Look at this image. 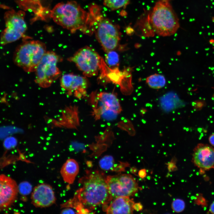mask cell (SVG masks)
Masks as SVG:
<instances>
[{
  "label": "cell",
  "mask_w": 214,
  "mask_h": 214,
  "mask_svg": "<svg viewBox=\"0 0 214 214\" xmlns=\"http://www.w3.org/2000/svg\"><path fill=\"white\" fill-rule=\"evenodd\" d=\"M134 203L129 196H121L113 199L109 205L103 206V209L107 214H132Z\"/></svg>",
  "instance_id": "14"
},
{
  "label": "cell",
  "mask_w": 214,
  "mask_h": 214,
  "mask_svg": "<svg viewBox=\"0 0 214 214\" xmlns=\"http://www.w3.org/2000/svg\"><path fill=\"white\" fill-rule=\"evenodd\" d=\"M153 31L162 36L173 35L180 25L178 18L168 0H159L153 8L149 17Z\"/></svg>",
  "instance_id": "3"
},
{
  "label": "cell",
  "mask_w": 214,
  "mask_h": 214,
  "mask_svg": "<svg viewBox=\"0 0 214 214\" xmlns=\"http://www.w3.org/2000/svg\"><path fill=\"white\" fill-rule=\"evenodd\" d=\"M19 193L23 196L29 194L32 190V186L29 182L26 181L22 182L18 185Z\"/></svg>",
  "instance_id": "22"
},
{
  "label": "cell",
  "mask_w": 214,
  "mask_h": 214,
  "mask_svg": "<svg viewBox=\"0 0 214 214\" xmlns=\"http://www.w3.org/2000/svg\"><path fill=\"white\" fill-rule=\"evenodd\" d=\"M61 59L54 51H47L35 71V82L43 88L50 86L61 75V72L57 66Z\"/></svg>",
  "instance_id": "5"
},
{
  "label": "cell",
  "mask_w": 214,
  "mask_h": 214,
  "mask_svg": "<svg viewBox=\"0 0 214 214\" xmlns=\"http://www.w3.org/2000/svg\"><path fill=\"white\" fill-rule=\"evenodd\" d=\"M24 12H16L13 10L5 12L4 20L7 28L24 34L27 26L24 20Z\"/></svg>",
  "instance_id": "15"
},
{
  "label": "cell",
  "mask_w": 214,
  "mask_h": 214,
  "mask_svg": "<svg viewBox=\"0 0 214 214\" xmlns=\"http://www.w3.org/2000/svg\"><path fill=\"white\" fill-rule=\"evenodd\" d=\"M31 203L35 207L45 208L56 202V198L52 187L43 183L35 186L31 197Z\"/></svg>",
  "instance_id": "12"
},
{
  "label": "cell",
  "mask_w": 214,
  "mask_h": 214,
  "mask_svg": "<svg viewBox=\"0 0 214 214\" xmlns=\"http://www.w3.org/2000/svg\"><path fill=\"white\" fill-rule=\"evenodd\" d=\"M62 214L77 213L69 207H65L62 210L60 213Z\"/></svg>",
  "instance_id": "25"
},
{
  "label": "cell",
  "mask_w": 214,
  "mask_h": 214,
  "mask_svg": "<svg viewBox=\"0 0 214 214\" xmlns=\"http://www.w3.org/2000/svg\"><path fill=\"white\" fill-rule=\"evenodd\" d=\"M97 28L96 37L103 49L106 52L114 49L120 40V34L117 26L109 20L101 18L97 20Z\"/></svg>",
  "instance_id": "9"
},
{
  "label": "cell",
  "mask_w": 214,
  "mask_h": 214,
  "mask_svg": "<svg viewBox=\"0 0 214 214\" xmlns=\"http://www.w3.org/2000/svg\"><path fill=\"white\" fill-rule=\"evenodd\" d=\"M130 0H104L103 4L111 10H115L126 6Z\"/></svg>",
  "instance_id": "20"
},
{
  "label": "cell",
  "mask_w": 214,
  "mask_h": 214,
  "mask_svg": "<svg viewBox=\"0 0 214 214\" xmlns=\"http://www.w3.org/2000/svg\"><path fill=\"white\" fill-rule=\"evenodd\" d=\"M47 51L45 44L39 40H24L16 48L13 57L16 65L27 73L35 72Z\"/></svg>",
  "instance_id": "4"
},
{
  "label": "cell",
  "mask_w": 214,
  "mask_h": 214,
  "mask_svg": "<svg viewBox=\"0 0 214 214\" xmlns=\"http://www.w3.org/2000/svg\"><path fill=\"white\" fill-rule=\"evenodd\" d=\"M62 89L66 90L69 95L73 94L76 97L80 98L86 94L88 81L85 76H81L73 74L62 75L60 78Z\"/></svg>",
  "instance_id": "11"
},
{
  "label": "cell",
  "mask_w": 214,
  "mask_h": 214,
  "mask_svg": "<svg viewBox=\"0 0 214 214\" xmlns=\"http://www.w3.org/2000/svg\"><path fill=\"white\" fill-rule=\"evenodd\" d=\"M39 104H40V105H43V104L42 103H40Z\"/></svg>",
  "instance_id": "41"
},
{
  "label": "cell",
  "mask_w": 214,
  "mask_h": 214,
  "mask_svg": "<svg viewBox=\"0 0 214 214\" xmlns=\"http://www.w3.org/2000/svg\"><path fill=\"white\" fill-rule=\"evenodd\" d=\"M122 124V128L128 132L129 134L131 136L135 135L136 132L133 126L130 121L127 119L121 122Z\"/></svg>",
  "instance_id": "24"
},
{
  "label": "cell",
  "mask_w": 214,
  "mask_h": 214,
  "mask_svg": "<svg viewBox=\"0 0 214 214\" xmlns=\"http://www.w3.org/2000/svg\"><path fill=\"white\" fill-rule=\"evenodd\" d=\"M20 205L21 207H22L23 206V205L22 204H20Z\"/></svg>",
  "instance_id": "38"
},
{
  "label": "cell",
  "mask_w": 214,
  "mask_h": 214,
  "mask_svg": "<svg viewBox=\"0 0 214 214\" xmlns=\"http://www.w3.org/2000/svg\"><path fill=\"white\" fill-rule=\"evenodd\" d=\"M12 153L13 154H14V152H12Z\"/></svg>",
  "instance_id": "46"
},
{
  "label": "cell",
  "mask_w": 214,
  "mask_h": 214,
  "mask_svg": "<svg viewBox=\"0 0 214 214\" xmlns=\"http://www.w3.org/2000/svg\"><path fill=\"white\" fill-rule=\"evenodd\" d=\"M21 200L24 201L26 202L27 200V199L26 197L25 196H22L21 197Z\"/></svg>",
  "instance_id": "31"
},
{
  "label": "cell",
  "mask_w": 214,
  "mask_h": 214,
  "mask_svg": "<svg viewBox=\"0 0 214 214\" xmlns=\"http://www.w3.org/2000/svg\"><path fill=\"white\" fill-rule=\"evenodd\" d=\"M79 171V165L74 159H67L62 166L60 173L64 181L69 184H72Z\"/></svg>",
  "instance_id": "16"
},
{
  "label": "cell",
  "mask_w": 214,
  "mask_h": 214,
  "mask_svg": "<svg viewBox=\"0 0 214 214\" xmlns=\"http://www.w3.org/2000/svg\"><path fill=\"white\" fill-rule=\"evenodd\" d=\"M91 102L95 118L109 119L120 113L122 110L119 101L114 94L106 92H93Z\"/></svg>",
  "instance_id": "6"
},
{
  "label": "cell",
  "mask_w": 214,
  "mask_h": 214,
  "mask_svg": "<svg viewBox=\"0 0 214 214\" xmlns=\"http://www.w3.org/2000/svg\"><path fill=\"white\" fill-rule=\"evenodd\" d=\"M29 155V156H30V157H32V156L33 155V154H31Z\"/></svg>",
  "instance_id": "36"
},
{
  "label": "cell",
  "mask_w": 214,
  "mask_h": 214,
  "mask_svg": "<svg viewBox=\"0 0 214 214\" xmlns=\"http://www.w3.org/2000/svg\"><path fill=\"white\" fill-rule=\"evenodd\" d=\"M209 141L210 143L214 146V134L211 135L209 138Z\"/></svg>",
  "instance_id": "28"
},
{
  "label": "cell",
  "mask_w": 214,
  "mask_h": 214,
  "mask_svg": "<svg viewBox=\"0 0 214 214\" xmlns=\"http://www.w3.org/2000/svg\"><path fill=\"white\" fill-rule=\"evenodd\" d=\"M90 14L75 1L60 2L56 5L50 12L54 22L72 33L79 30L84 33L91 34L89 25Z\"/></svg>",
  "instance_id": "2"
},
{
  "label": "cell",
  "mask_w": 214,
  "mask_h": 214,
  "mask_svg": "<svg viewBox=\"0 0 214 214\" xmlns=\"http://www.w3.org/2000/svg\"><path fill=\"white\" fill-rule=\"evenodd\" d=\"M15 152H17L16 150H15Z\"/></svg>",
  "instance_id": "44"
},
{
  "label": "cell",
  "mask_w": 214,
  "mask_h": 214,
  "mask_svg": "<svg viewBox=\"0 0 214 214\" xmlns=\"http://www.w3.org/2000/svg\"><path fill=\"white\" fill-rule=\"evenodd\" d=\"M43 149H44V150H46L47 149V148H46V147H44Z\"/></svg>",
  "instance_id": "42"
},
{
  "label": "cell",
  "mask_w": 214,
  "mask_h": 214,
  "mask_svg": "<svg viewBox=\"0 0 214 214\" xmlns=\"http://www.w3.org/2000/svg\"><path fill=\"white\" fill-rule=\"evenodd\" d=\"M51 139V137H48V138H47L46 140L48 141L50 140Z\"/></svg>",
  "instance_id": "33"
},
{
  "label": "cell",
  "mask_w": 214,
  "mask_h": 214,
  "mask_svg": "<svg viewBox=\"0 0 214 214\" xmlns=\"http://www.w3.org/2000/svg\"><path fill=\"white\" fill-rule=\"evenodd\" d=\"M106 180L113 199L121 196H133L140 189L135 179L130 174L108 176Z\"/></svg>",
  "instance_id": "8"
},
{
  "label": "cell",
  "mask_w": 214,
  "mask_h": 214,
  "mask_svg": "<svg viewBox=\"0 0 214 214\" xmlns=\"http://www.w3.org/2000/svg\"><path fill=\"white\" fill-rule=\"evenodd\" d=\"M44 130L45 131H47V128H44Z\"/></svg>",
  "instance_id": "35"
},
{
  "label": "cell",
  "mask_w": 214,
  "mask_h": 214,
  "mask_svg": "<svg viewBox=\"0 0 214 214\" xmlns=\"http://www.w3.org/2000/svg\"><path fill=\"white\" fill-rule=\"evenodd\" d=\"M46 144L47 145H49V143H48V142H47L46 143Z\"/></svg>",
  "instance_id": "40"
},
{
  "label": "cell",
  "mask_w": 214,
  "mask_h": 214,
  "mask_svg": "<svg viewBox=\"0 0 214 214\" xmlns=\"http://www.w3.org/2000/svg\"><path fill=\"white\" fill-rule=\"evenodd\" d=\"M172 93H168L163 96L160 100L162 109L166 111H169L178 107L176 102L177 98Z\"/></svg>",
  "instance_id": "18"
},
{
  "label": "cell",
  "mask_w": 214,
  "mask_h": 214,
  "mask_svg": "<svg viewBox=\"0 0 214 214\" xmlns=\"http://www.w3.org/2000/svg\"><path fill=\"white\" fill-rule=\"evenodd\" d=\"M210 211L212 213L214 214V202L210 206Z\"/></svg>",
  "instance_id": "29"
},
{
  "label": "cell",
  "mask_w": 214,
  "mask_h": 214,
  "mask_svg": "<svg viewBox=\"0 0 214 214\" xmlns=\"http://www.w3.org/2000/svg\"><path fill=\"white\" fill-rule=\"evenodd\" d=\"M79 181L82 187L70 199L76 205L89 213L97 206L108 204L113 200L106 177L102 172L88 171Z\"/></svg>",
  "instance_id": "1"
},
{
  "label": "cell",
  "mask_w": 214,
  "mask_h": 214,
  "mask_svg": "<svg viewBox=\"0 0 214 214\" xmlns=\"http://www.w3.org/2000/svg\"><path fill=\"white\" fill-rule=\"evenodd\" d=\"M185 207V204L184 201L180 199L174 200L171 204L172 209L176 213L182 212L184 210Z\"/></svg>",
  "instance_id": "23"
},
{
  "label": "cell",
  "mask_w": 214,
  "mask_h": 214,
  "mask_svg": "<svg viewBox=\"0 0 214 214\" xmlns=\"http://www.w3.org/2000/svg\"><path fill=\"white\" fill-rule=\"evenodd\" d=\"M105 60L107 64L110 66H115L119 62V56L116 52L113 51L107 52Z\"/></svg>",
  "instance_id": "21"
},
{
  "label": "cell",
  "mask_w": 214,
  "mask_h": 214,
  "mask_svg": "<svg viewBox=\"0 0 214 214\" xmlns=\"http://www.w3.org/2000/svg\"><path fill=\"white\" fill-rule=\"evenodd\" d=\"M68 60L73 62L85 76L88 77L96 75L103 62L98 53L88 46L78 50Z\"/></svg>",
  "instance_id": "7"
},
{
  "label": "cell",
  "mask_w": 214,
  "mask_h": 214,
  "mask_svg": "<svg viewBox=\"0 0 214 214\" xmlns=\"http://www.w3.org/2000/svg\"><path fill=\"white\" fill-rule=\"evenodd\" d=\"M193 159L198 167L206 169L214 168V148L207 144H198L194 150Z\"/></svg>",
  "instance_id": "13"
},
{
  "label": "cell",
  "mask_w": 214,
  "mask_h": 214,
  "mask_svg": "<svg viewBox=\"0 0 214 214\" xmlns=\"http://www.w3.org/2000/svg\"><path fill=\"white\" fill-rule=\"evenodd\" d=\"M38 144H40V141H39V142H38Z\"/></svg>",
  "instance_id": "43"
},
{
  "label": "cell",
  "mask_w": 214,
  "mask_h": 214,
  "mask_svg": "<svg viewBox=\"0 0 214 214\" xmlns=\"http://www.w3.org/2000/svg\"><path fill=\"white\" fill-rule=\"evenodd\" d=\"M133 207V209L137 211L141 210L143 208V205L140 202L134 203Z\"/></svg>",
  "instance_id": "26"
},
{
  "label": "cell",
  "mask_w": 214,
  "mask_h": 214,
  "mask_svg": "<svg viewBox=\"0 0 214 214\" xmlns=\"http://www.w3.org/2000/svg\"><path fill=\"white\" fill-rule=\"evenodd\" d=\"M146 170L145 169H142L140 170L138 172V175L141 178H144L147 175Z\"/></svg>",
  "instance_id": "27"
},
{
  "label": "cell",
  "mask_w": 214,
  "mask_h": 214,
  "mask_svg": "<svg viewBox=\"0 0 214 214\" xmlns=\"http://www.w3.org/2000/svg\"><path fill=\"white\" fill-rule=\"evenodd\" d=\"M53 159H51V161L52 160H53Z\"/></svg>",
  "instance_id": "47"
},
{
  "label": "cell",
  "mask_w": 214,
  "mask_h": 214,
  "mask_svg": "<svg viewBox=\"0 0 214 214\" xmlns=\"http://www.w3.org/2000/svg\"><path fill=\"white\" fill-rule=\"evenodd\" d=\"M0 211H8L14 202H16L19 193L16 182L4 174L0 176Z\"/></svg>",
  "instance_id": "10"
},
{
  "label": "cell",
  "mask_w": 214,
  "mask_h": 214,
  "mask_svg": "<svg viewBox=\"0 0 214 214\" xmlns=\"http://www.w3.org/2000/svg\"><path fill=\"white\" fill-rule=\"evenodd\" d=\"M128 163L120 162L117 164L112 156L106 155L102 158L99 161V165L103 170L117 172L123 171L125 168L128 166Z\"/></svg>",
  "instance_id": "17"
},
{
  "label": "cell",
  "mask_w": 214,
  "mask_h": 214,
  "mask_svg": "<svg viewBox=\"0 0 214 214\" xmlns=\"http://www.w3.org/2000/svg\"><path fill=\"white\" fill-rule=\"evenodd\" d=\"M130 170L131 173L134 174L136 173L137 171V169L134 167H131Z\"/></svg>",
  "instance_id": "30"
},
{
  "label": "cell",
  "mask_w": 214,
  "mask_h": 214,
  "mask_svg": "<svg viewBox=\"0 0 214 214\" xmlns=\"http://www.w3.org/2000/svg\"><path fill=\"white\" fill-rule=\"evenodd\" d=\"M21 115H22V114H23V113H21Z\"/></svg>",
  "instance_id": "45"
},
{
  "label": "cell",
  "mask_w": 214,
  "mask_h": 214,
  "mask_svg": "<svg viewBox=\"0 0 214 214\" xmlns=\"http://www.w3.org/2000/svg\"><path fill=\"white\" fill-rule=\"evenodd\" d=\"M52 135L53 134L52 133H50L49 134V136H52Z\"/></svg>",
  "instance_id": "39"
},
{
  "label": "cell",
  "mask_w": 214,
  "mask_h": 214,
  "mask_svg": "<svg viewBox=\"0 0 214 214\" xmlns=\"http://www.w3.org/2000/svg\"><path fill=\"white\" fill-rule=\"evenodd\" d=\"M146 82L150 88L157 89L163 87L166 84V80L164 76L157 74L148 77Z\"/></svg>",
  "instance_id": "19"
},
{
  "label": "cell",
  "mask_w": 214,
  "mask_h": 214,
  "mask_svg": "<svg viewBox=\"0 0 214 214\" xmlns=\"http://www.w3.org/2000/svg\"><path fill=\"white\" fill-rule=\"evenodd\" d=\"M27 150H28V149H26V151H27Z\"/></svg>",
  "instance_id": "48"
},
{
  "label": "cell",
  "mask_w": 214,
  "mask_h": 214,
  "mask_svg": "<svg viewBox=\"0 0 214 214\" xmlns=\"http://www.w3.org/2000/svg\"><path fill=\"white\" fill-rule=\"evenodd\" d=\"M52 119H49V120H48V122H47V123H50L51 122H52Z\"/></svg>",
  "instance_id": "32"
},
{
  "label": "cell",
  "mask_w": 214,
  "mask_h": 214,
  "mask_svg": "<svg viewBox=\"0 0 214 214\" xmlns=\"http://www.w3.org/2000/svg\"><path fill=\"white\" fill-rule=\"evenodd\" d=\"M39 182L40 183H43V181L42 180H40L39 181Z\"/></svg>",
  "instance_id": "34"
},
{
  "label": "cell",
  "mask_w": 214,
  "mask_h": 214,
  "mask_svg": "<svg viewBox=\"0 0 214 214\" xmlns=\"http://www.w3.org/2000/svg\"><path fill=\"white\" fill-rule=\"evenodd\" d=\"M40 139H42V140H43V139H44V138H43V137H42V136L40 137Z\"/></svg>",
  "instance_id": "37"
}]
</instances>
